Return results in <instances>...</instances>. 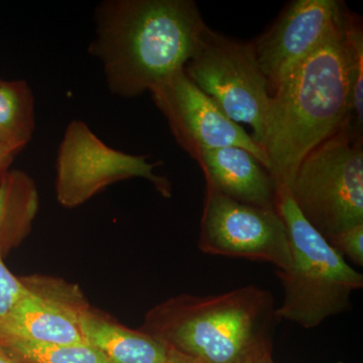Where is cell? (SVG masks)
Returning a JSON list of instances; mask_svg holds the SVG:
<instances>
[{
	"mask_svg": "<svg viewBox=\"0 0 363 363\" xmlns=\"http://www.w3.org/2000/svg\"><path fill=\"white\" fill-rule=\"evenodd\" d=\"M207 26L193 0H106L89 52L112 94L140 96L185 69Z\"/></svg>",
	"mask_w": 363,
	"mask_h": 363,
	"instance_id": "6da1fadb",
	"label": "cell"
},
{
	"mask_svg": "<svg viewBox=\"0 0 363 363\" xmlns=\"http://www.w3.org/2000/svg\"><path fill=\"white\" fill-rule=\"evenodd\" d=\"M346 121L342 16L323 44L272 91L264 150L277 189L289 188L305 157Z\"/></svg>",
	"mask_w": 363,
	"mask_h": 363,
	"instance_id": "7a4b0ae2",
	"label": "cell"
},
{
	"mask_svg": "<svg viewBox=\"0 0 363 363\" xmlns=\"http://www.w3.org/2000/svg\"><path fill=\"white\" fill-rule=\"evenodd\" d=\"M279 321L272 293L247 286L169 298L147 313L140 330L201 363H245L272 351Z\"/></svg>",
	"mask_w": 363,
	"mask_h": 363,
	"instance_id": "3957f363",
	"label": "cell"
},
{
	"mask_svg": "<svg viewBox=\"0 0 363 363\" xmlns=\"http://www.w3.org/2000/svg\"><path fill=\"white\" fill-rule=\"evenodd\" d=\"M276 210L285 223L291 257L290 266L276 271L284 289L277 314L315 328L350 309L351 295L362 288L363 276L306 220L288 188L277 190Z\"/></svg>",
	"mask_w": 363,
	"mask_h": 363,
	"instance_id": "277c9868",
	"label": "cell"
},
{
	"mask_svg": "<svg viewBox=\"0 0 363 363\" xmlns=\"http://www.w3.org/2000/svg\"><path fill=\"white\" fill-rule=\"evenodd\" d=\"M289 192L306 220L327 241L363 224V143L347 121L311 150Z\"/></svg>",
	"mask_w": 363,
	"mask_h": 363,
	"instance_id": "5b68a950",
	"label": "cell"
},
{
	"mask_svg": "<svg viewBox=\"0 0 363 363\" xmlns=\"http://www.w3.org/2000/svg\"><path fill=\"white\" fill-rule=\"evenodd\" d=\"M184 71L229 118L250 126L264 149L272 94L252 42L231 39L207 26Z\"/></svg>",
	"mask_w": 363,
	"mask_h": 363,
	"instance_id": "8992f818",
	"label": "cell"
},
{
	"mask_svg": "<svg viewBox=\"0 0 363 363\" xmlns=\"http://www.w3.org/2000/svg\"><path fill=\"white\" fill-rule=\"evenodd\" d=\"M157 164L147 157L126 154L102 142L82 121H71L60 143L56 161V197L60 205L76 208L117 182L142 178L164 197L171 184L155 173Z\"/></svg>",
	"mask_w": 363,
	"mask_h": 363,
	"instance_id": "52a82bcc",
	"label": "cell"
},
{
	"mask_svg": "<svg viewBox=\"0 0 363 363\" xmlns=\"http://www.w3.org/2000/svg\"><path fill=\"white\" fill-rule=\"evenodd\" d=\"M200 250L207 255L290 266L288 233L277 210L243 204L206 188Z\"/></svg>",
	"mask_w": 363,
	"mask_h": 363,
	"instance_id": "ba28073f",
	"label": "cell"
},
{
	"mask_svg": "<svg viewBox=\"0 0 363 363\" xmlns=\"http://www.w3.org/2000/svg\"><path fill=\"white\" fill-rule=\"evenodd\" d=\"M150 94L177 143L196 162L208 150L238 147L252 152L267 171L264 149L197 87L185 71L157 86Z\"/></svg>",
	"mask_w": 363,
	"mask_h": 363,
	"instance_id": "9c48e42d",
	"label": "cell"
},
{
	"mask_svg": "<svg viewBox=\"0 0 363 363\" xmlns=\"http://www.w3.org/2000/svg\"><path fill=\"white\" fill-rule=\"evenodd\" d=\"M21 281L25 295L0 322V340L84 342L80 318L90 305L77 285L40 274L25 277Z\"/></svg>",
	"mask_w": 363,
	"mask_h": 363,
	"instance_id": "30bf717a",
	"label": "cell"
},
{
	"mask_svg": "<svg viewBox=\"0 0 363 363\" xmlns=\"http://www.w3.org/2000/svg\"><path fill=\"white\" fill-rule=\"evenodd\" d=\"M344 9L345 6L337 0H296L252 42L271 94L337 28Z\"/></svg>",
	"mask_w": 363,
	"mask_h": 363,
	"instance_id": "8fae6325",
	"label": "cell"
},
{
	"mask_svg": "<svg viewBox=\"0 0 363 363\" xmlns=\"http://www.w3.org/2000/svg\"><path fill=\"white\" fill-rule=\"evenodd\" d=\"M206 188L243 203L276 210L277 186L252 152L238 147L208 150L197 161Z\"/></svg>",
	"mask_w": 363,
	"mask_h": 363,
	"instance_id": "7c38bea8",
	"label": "cell"
},
{
	"mask_svg": "<svg viewBox=\"0 0 363 363\" xmlns=\"http://www.w3.org/2000/svg\"><path fill=\"white\" fill-rule=\"evenodd\" d=\"M80 330L84 342L108 363H164L168 357V346L159 339L123 326L91 306L80 318Z\"/></svg>",
	"mask_w": 363,
	"mask_h": 363,
	"instance_id": "4fadbf2b",
	"label": "cell"
},
{
	"mask_svg": "<svg viewBox=\"0 0 363 363\" xmlns=\"http://www.w3.org/2000/svg\"><path fill=\"white\" fill-rule=\"evenodd\" d=\"M39 207L37 185L28 174L9 169L0 179V252L4 257L30 233Z\"/></svg>",
	"mask_w": 363,
	"mask_h": 363,
	"instance_id": "5bb4252c",
	"label": "cell"
},
{
	"mask_svg": "<svg viewBox=\"0 0 363 363\" xmlns=\"http://www.w3.org/2000/svg\"><path fill=\"white\" fill-rule=\"evenodd\" d=\"M35 128V96L25 80L0 78V143L23 150L32 140Z\"/></svg>",
	"mask_w": 363,
	"mask_h": 363,
	"instance_id": "9a60e30c",
	"label": "cell"
},
{
	"mask_svg": "<svg viewBox=\"0 0 363 363\" xmlns=\"http://www.w3.org/2000/svg\"><path fill=\"white\" fill-rule=\"evenodd\" d=\"M344 55L347 82V121L350 130L362 136L363 30L362 21L347 9L343 13Z\"/></svg>",
	"mask_w": 363,
	"mask_h": 363,
	"instance_id": "2e32d148",
	"label": "cell"
},
{
	"mask_svg": "<svg viewBox=\"0 0 363 363\" xmlns=\"http://www.w3.org/2000/svg\"><path fill=\"white\" fill-rule=\"evenodd\" d=\"M0 344L26 363H108L104 355L86 342L49 344L6 339Z\"/></svg>",
	"mask_w": 363,
	"mask_h": 363,
	"instance_id": "e0dca14e",
	"label": "cell"
},
{
	"mask_svg": "<svg viewBox=\"0 0 363 363\" xmlns=\"http://www.w3.org/2000/svg\"><path fill=\"white\" fill-rule=\"evenodd\" d=\"M26 286L21 278L9 271L0 252V322L13 310L16 303L25 295Z\"/></svg>",
	"mask_w": 363,
	"mask_h": 363,
	"instance_id": "ac0fdd59",
	"label": "cell"
},
{
	"mask_svg": "<svg viewBox=\"0 0 363 363\" xmlns=\"http://www.w3.org/2000/svg\"><path fill=\"white\" fill-rule=\"evenodd\" d=\"M328 242L341 255L350 257L357 266H363V224L351 227Z\"/></svg>",
	"mask_w": 363,
	"mask_h": 363,
	"instance_id": "d6986e66",
	"label": "cell"
},
{
	"mask_svg": "<svg viewBox=\"0 0 363 363\" xmlns=\"http://www.w3.org/2000/svg\"><path fill=\"white\" fill-rule=\"evenodd\" d=\"M16 155L18 154L14 150L0 143V179L11 169L9 168Z\"/></svg>",
	"mask_w": 363,
	"mask_h": 363,
	"instance_id": "ffe728a7",
	"label": "cell"
},
{
	"mask_svg": "<svg viewBox=\"0 0 363 363\" xmlns=\"http://www.w3.org/2000/svg\"><path fill=\"white\" fill-rule=\"evenodd\" d=\"M164 363H201L195 358L169 347L168 357Z\"/></svg>",
	"mask_w": 363,
	"mask_h": 363,
	"instance_id": "44dd1931",
	"label": "cell"
},
{
	"mask_svg": "<svg viewBox=\"0 0 363 363\" xmlns=\"http://www.w3.org/2000/svg\"><path fill=\"white\" fill-rule=\"evenodd\" d=\"M0 363H26L20 358L14 357L9 350H6L4 346L0 344Z\"/></svg>",
	"mask_w": 363,
	"mask_h": 363,
	"instance_id": "7402d4cb",
	"label": "cell"
},
{
	"mask_svg": "<svg viewBox=\"0 0 363 363\" xmlns=\"http://www.w3.org/2000/svg\"><path fill=\"white\" fill-rule=\"evenodd\" d=\"M245 363H274L272 358V351L259 353L255 355Z\"/></svg>",
	"mask_w": 363,
	"mask_h": 363,
	"instance_id": "603a6c76",
	"label": "cell"
},
{
	"mask_svg": "<svg viewBox=\"0 0 363 363\" xmlns=\"http://www.w3.org/2000/svg\"><path fill=\"white\" fill-rule=\"evenodd\" d=\"M337 363H344V362H337Z\"/></svg>",
	"mask_w": 363,
	"mask_h": 363,
	"instance_id": "cb8c5ba5",
	"label": "cell"
}]
</instances>
